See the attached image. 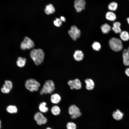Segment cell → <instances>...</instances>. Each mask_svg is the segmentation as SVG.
<instances>
[{"mask_svg":"<svg viewBox=\"0 0 129 129\" xmlns=\"http://www.w3.org/2000/svg\"><path fill=\"white\" fill-rule=\"evenodd\" d=\"M68 33L71 38L73 40H76L77 38L71 29H70L69 30Z\"/></svg>","mask_w":129,"mask_h":129,"instance_id":"30","label":"cell"},{"mask_svg":"<svg viewBox=\"0 0 129 129\" xmlns=\"http://www.w3.org/2000/svg\"><path fill=\"white\" fill-rule=\"evenodd\" d=\"M123 113L118 109L116 111L114 112L112 114L113 118L117 120L121 119L123 118Z\"/></svg>","mask_w":129,"mask_h":129,"instance_id":"13","label":"cell"},{"mask_svg":"<svg viewBox=\"0 0 129 129\" xmlns=\"http://www.w3.org/2000/svg\"><path fill=\"white\" fill-rule=\"evenodd\" d=\"M30 56L35 64L39 65L43 62L44 54L43 50L41 49H34L31 51Z\"/></svg>","mask_w":129,"mask_h":129,"instance_id":"1","label":"cell"},{"mask_svg":"<svg viewBox=\"0 0 129 129\" xmlns=\"http://www.w3.org/2000/svg\"><path fill=\"white\" fill-rule=\"evenodd\" d=\"M118 4L116 2H113L110 3L108 6V9L111 11H114L117 9Z\"/></svg>","mask_w":129,"mask_h":129,"instance_id":"22","label":"cell"},{"mask_svg":"<svg viewBox=\"0 0 129 129\" xmlns=\"http://www.w3.org/2000/svg\"><path fill=\"white\" fill-rule=\"evenodd\" d=\"M106 18L108 20L113 21L116 18V14L112 11H109L106 14Z\"/></svg>","mask_w":129,"mask_h":129,"instance_id":"15","label":"cell"},{"mask_svg":"<svg viewBox=\"0 0 129 129\" xmlns=\"http://www.w3.org/2000/svg\"><path fill=\"white\" fill-rule=\"evenodd\" d=\"M113 26L120 27L121 25L120 23L118 22H114L113 24Z\"/></svg>","mask_w":129,"mask_h":129,"instance_id":"31","label":"cell"},{"mask_svg":"<svg viewBox=\"0 0 129 129\" xmlns=\"http://www.w3.org/2000/svg\"><path fill=\"white\" fill-rule=\"evenodd\" d=\"M60 108L57 106H54L51 109V112L54 115H59L60 113Z\"/></svg>","mask_w":129,"mask_h":129,"instance_id":"23","label":"cell"},{"mask_svg":"<svg viewBox=\"0 0 129 129\" xmlns=\"http://www.w3.org/2000/svg\"><path fill=\"white\" fill-rule=\"evenodd\" d=\"M86 3L84 0H75L74 6L76 12H80L85 8Z\"/></svg>","mask_w":129,"mask_h":129,"instance_id":"7","label":"cell"},{"mask_svg":"<svg viewBox=\"0 0 129 129\" xmlns=\"http://www.w3.org/2000/svg\"><path fill=\"white\" fill-rule=\"evenodd\" d=\"M46 103L45 102H42L40 104L39 106V108L40 112L44 113L48 112V109L47 107H46Z\"/></svg>","mask_w":129,"mask_h":129,"instance_id":"20","label":"cell"},{"mask_svg":"<svg viewBox=\"0 0 129 129\" xmlns=\"http://www.w3.org/2000/svg\"><path fill=\"white\" fill-rule=\"evenodd\" d=\"M1 92L4 93H9L11 90L10 89L6 87L4 84H3V87L1 88Z\"/></svg>","mask_w":129,"mask_h":129,"instance_id":"28","label":"cell"},{"mask_svg":"<svg viewBox=\"0 0 129 129\" xmlns=\"http://www.w3.org/2000/svg\"><path fill=\"white\" fill-rule=\"evenodd\" d=\"M4 85L11 90L12 88V84L11 81L9 80H6L5 81Z\"/></svg>","mask_w":129,"mask_h":129,"instance_id":"27","label":"cell"},{"mask_svg":"<svg viewBox=\"0 0 129 129\" xmlns=\"http://www.w3.org/2000/svg\"><path fill=\"white\" fill-rule=\"evenodd\" d=\"M121 39L124 41H126L129 40V34L126 31H121L120 34Z\"/></svg>","mask_w":129,"mask_h":129,"instance_id":"17","label":"cell"},{"mask_svg":"<svg viewBox=\"0 0 129 129\" xmlns=\"http://www.w3.org/2000/svg\"><path fill=\"white\" fill-rule=\"evenodd\" d=\"M85 82L86 84V88L88 90H93L95 86V83L92 79L88 78L85 80Z\"/></svg>","mask_w":129,"mask_h":129,"instance_id":"11","label":"cell"},{"mask_svg":"<svg viewBox=\"0 0 129 129\" xmlns=\"http://www.w3.org/2000/svg\"><path fill=\"white\" fill-rule=\"evenodd\" d=\"M26 60L25 58L19 57L18 58L16 61V64L18 66L20 67H22L25 65Z\"/></svg>","mask_w":129,"mask_h":129,"instance_id":"19","label":"cell"},{"mask_svg":"<svg viewBox=\"0 0 129 129\" xmlns=\"http://www.w3.org/2000/svg\"><path fill=\"white\" fill-rule=\"evenodd\" d=\"M40 86L38 82L33 79L27 80L25 83L26 88L31 92L38 91Z\"/></svg>","mask_w":129,"mask_h":129,"instance_id":"4","label":"cell"},{"mask_svg":"<svg viewBox=\"0 0 129 129\" xmlns=\"http://www.w3.org/2000/svg\"><path fill=\"white\" fill-rule=\"evenodd\" d=\"M60 19L62 21L64 22L65 21V18L63 16H61L60 17Z\"/></svg>","mask_w":129,"mask_h":129,"instance_id":"34","label":"cell"},{"mask_svg":"<svg viewBox=\"0 0 129 129\" xmlns=\"http://www.w3.org/2000/svg\"><path fill=\"white\" fill-rule=\"evenodd\" d=\"M68 112L71 118L73 119H76L81 115L79 108L75 105H72L69 107Z\"/></svg>","mask_w":129,"mask_h":129,"instance_id":"5","label":"cell"},{"mask_svg":"<svg viewBox=\"0 0 129 129\" xmlns=\"http://www.w3.org/2000/svg\"><path fill=\"white\" fill-rule=\"evenodd\" d=\"M102 32L104 34L108 33L111 30V28L110 26L107 23H105L101 27Z\"/></svg>","mask_w":129,"mask_h":129,"instance_id":"16","label":"cell"},{"mask_svg":"<svg viewBox=\"0 0 129 129\" xmlns=\"http://www.w3.org/2000/svg\"><path fill=\"white\" fill-rule=\"evenodd\" d=\"M77 128L76 124L73 122H68L66 124L67 129H77Z\"/></svg>","mask_w":129,"mask_h":129,"instance_id":"25","label":"cell"},{"mask_svg":"<svg viewBox=\"0 0 129 129\" xmlns=\"http://www.w3.org/2000/svg\"><path fill=\"white\" fill-rule=\"evenodd\" d=\"M125 73L127 76L129 77V68L126 69L125 70Z\"/></svg>","mask_w":129,"mask_h":129,"instance_id":"33","label":"cell"},{"mask_svg":"<svg viewBox=\"0 0 129 129\" xmlns=\"http://www.w3.org/2000/svg\"><path fill=\"white\" fill-rule=\"evenodd\" d=\"M33 41L28 37H26L21 44V48L23 50L27 49H29L33 48L34 46Z\"/></svg>","mask_w":129,"mask_h":129,"instance_id":"6","label":"cell"},{"mask_svg":"<svg viewBox=\"0 0 129 129\" xmlns=\"http://www.w3.org/2000/svg\"><path fill=\"white\" fill-rule=\"evenodd\" d=\"M110 47L113 51L118 52L120 51L123 48V44L121 40L117 38H111L109 41Z\"/></svg>","mask_w":129,"mask_h":129,"instance_id":"2","label":"cell"},{"mask_svg":"<svg viewBox=\"0 0 129 129\" xmlns=\"http://www.w3.org/2000/svg\"><path fill=\"white\" fill-rule=\"evenodd\" d=\"M51 101L54 104H57L60 101L61 98L60 96L57 93L52 94L51 96Z\"/></svg>","mask_w":129,"mask_h":129,"instance_id":"14","label":"cell"},{"mask_svg":"<svg viewBox=\"0 0 129 129\" xmlns=\"http://www.w3.org/2000/svg\"><path fill=\"white\" fill-rule=\"evenodd\" d=\"M128 52L129 53V47H128V49H127Z\"/></svg>","mask_w":129,"mask_h":129,"instance_id":"38","label":"cell"},{"mask_svg":"<svg viewBox=\"0 0 129 129\" xmlns=\"http://www.w3.org/2000/svg\"><path fill=\"white\" fill-rule=\"evenodd\" d=\"M73 56L75 59L77 61H80L83 59L84 55L81 50H76Z\"/></svg>","mask_w":129,"mask_h":129,"instance_id":"12","label":"cell"},{"mask_svg":"<svg viewBox=\"0 0 129 129\" xmlns=\"http://www.w3.org/2000/svg\"><path fill=\"white\" fill-rule=\"evenodd\" d=\"M112 29L115 33L116 34L120 33L121 32L120 27L113 26Z\"/></svg>","mask_w":129,"mask_h":129,"instance_id":"29","label":"cell"},{"mask_svg":"<svg viewBox=\"0 0 129 129\" xmlns=\"http://www.w3.org/2000/svg\"><path fill=\"white\" fill-rule=\"evenodd\" d=\"M1 121L0 120V129L1 128Z\"/></svg>","mask_w":129,"mask_h":129,"instance_id":"36","label":"cell"},{"mask_svg":"<svg viewBox=\"0 0 129 129\" xmlns=\"http://www.w3.org/2000/svg\"><path fill=\"white\" fill-rule=\"evenodd\" d=\"M34 118L37 123L39 125L45 124L47 122L46 118L41 112H38L36 113L34 115Z\"/></svg>","mask_w":129,"mask_h":129,"instance_id":"9","label":"cell"},{"mask_svg":"<svg viewBox=\"0 0 129 129\" xmlns=\"http://www.w3.org/2000/svg\"><path fill=\"white\" fill-rule=\"evenodd\" d=\"M54 25L58 27H59L60 26L59 24V22H57L56 20H54Z\"/></svg>","mask_w":129,"mask_h":129,"instance_id":"32","label":"cell"},{"mask_svg":"<svg viewBox=\"0 0 129 129\" xmlns=\"http://www.w3.org/2000/svg\"><path fill=\"white\" fill-rule=\"evenodd\" d=\"M55 11V9L53 5L49 4L46 6L45 10V13L48 15L54 13Z\"/></svg>","mask_w":129,"mask_h":129,"instance_id":"18","label":"cell"},{"mask_svg":"<svg viewBox=\"0 0 129 129\" xmlns=\"http://www.w3.org/2000/svg\"><path fill=\"white\" fill-rule=\"evenodd\" d=\"M122 56L124 65L126 66H129V53L127 49H124Z\"/></svg>","mask_w":129,"mask_h":129,"instance_id":"10","label":"cell"},{"mask_svg":"<svg viewBox=\"0 0 129 129\" xmlns=\"http://www.w3.org/2000/svg\"><path fill=\"white\" fill-rule=\"evenodd\" d=\"M127 20L128 23L129 24V17H128L127 18Z\"/></svg>","mask_w":129,"mask_h":129,"instance_id":"35","label":"cell"},{"mask_svg":"<svg viewBox=\"0 0 129 129\" xmlns=\"http://www.w3.org/2000/svg\"><path fill=\"white\" fill-rule=\"evenodd\" d=\"M6 110L10 113H15L17 112V108L14 105H10L8 106L6 108Z\"/></svg>","mask_w":129,"mask_h":129,"instance_id":"24","label":"cell"},{"mask_svg":"<svg viewBox=\"0 0 129 129\" xmlns=\"http://www.w3.org/2000/svg\"><path fill=\"white\" fill-rule=\"evenodd\" d=\"M46 129H52L49 127H48Z\"/></svg>","mask_w":129,"mask_h":129,"instance_id":"37","label":"cell"},{"mask_svg":"<svg viewBox=\"0 0 129 129\" xmlns=\"http://www.w3.org/2000/svg\"><path fill=\"white\" fill-rule=\"evenodd\" d=\"M68 84L71 90L74 89L79 90L81 89L82 87L81 82L78 79L69 80L68 82Z\"/></svg>","mask_w":129,"mask_h":129,"instance_id":"8","label":"cell"},{"mask_svg":"<svg viewBox=\"0 0 129 129\" xmlns=\"http://www.w3.org/2000/svg\"><path fill=\"white\" fill-rule=\"evenodd\" d=\"M71 29L77 38L80 37L81 34V31L76 26L73 25L72 26Z\"/></svg>","mask_w":129,"mask_h":129,"instance_id":"21","label":"cell"},{"mask_svg":"<svg viewBox=\"0 0 129 129\" xmlns=\"http://www.w3.org/2000/svg\"><path fill=\"white\" fill-rule=\"evenodd\" d=\"M92 47L93 49L96 51L99 50L101 48L100 44L97 42H94L92 45Z\"/></svg>","mask_w":129,"mask_h":129,"instance_id":"26","label":"cell"},{"mask_svg":"<svg viewBox=\"0 0 129 129\" xmlns=\"http://www.w3.org/2000/svg\"><path fill=\"white\" fill-rule=\"evenodd\" d=\"M55 86L53 81L50 80L47 81L45 82L43 88L40 92V94H51L54 91Z\"/></svg>","mask_w":129,"mask_h":129,"instance_id":"3","label":"cell"}]
</instances>
